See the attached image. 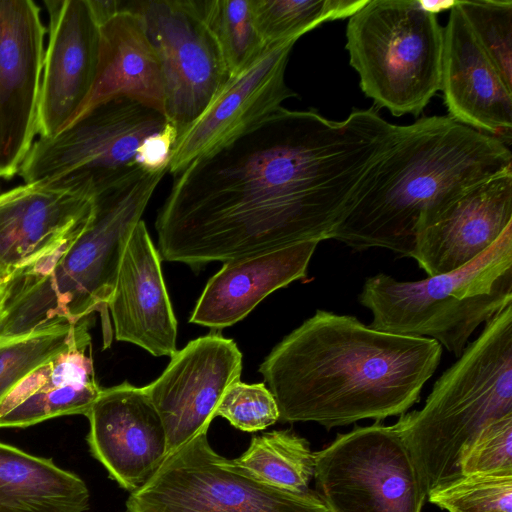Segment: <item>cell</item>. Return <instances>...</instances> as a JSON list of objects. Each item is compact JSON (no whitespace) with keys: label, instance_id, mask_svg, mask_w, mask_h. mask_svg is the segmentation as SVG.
Masks as SVG:
<instances>
[{"label":"cell","instance_id":"38","mask_svg":"<svg viewBox=\"0 0 512 512\" xmlns=\"http://www.w3.org/2000/svg\"><path fill=\"white\" fill-rule=\"evenodd\" d=\"M1 193H2V192H1V188H0V194H1Z\"/></svg>","mask_w":512,"mask_h":512},{"label":"cell","instance_id":"2","mask_svg":"<svg viewBox=\"0 0 512 512\" xmlns=\"http://www.w3.org/2000/svg\"><path fill=\"white\" fill-rule=\"evenodd\" d=\"M442 346L379 331L357 318L317 310L260 364L279 420L328 429L402 415L420 400Z\"/></svg>","mask_w":512,"mask_h":512},{"label":"cell","instance_id":"9","mask_svg":"<svg viewBox=\"0 0 512 512\" xmlns=\"http://www.w3.org/2000/svg\"><path fill=\"white\" fill-rule=\"evenodd\" d=\"M207 431L168 454L123 512H328L314 491L265 484L210 446Z\"/></svg>","mask_w":512,"mask_h":512},{"label":"cell","instance_id":"6","mask_svg":"<svg viewBox=\"0 0 512 512\" xmlns=\"http://www.w3.org/2000/svg\"><path fill=\"white\" fill-rule=\"evenodd\" d=\"M359 302L372 312L371 328L429 338L459 357L474 331L512 304V223L458 269L419 281L367 278Z\"/></svg>","mask_w":512,"mask_h":512},{"label":"cell","instance_id":"23","mask_svg":"<svg viewBox=\"0 0 512 512\" xmlns=\"http://www.w3.org/2000/svg\"><path fill=\"white\" fill-rule=\"evenodd\" d=\"M119 97L134 100L165 116L159 58L140 18L127 10L124 3L120 12L99 26L93 86L71 123Z\"/></svg>","mask_w":512,"mask_h":512},{"label":"cell","instance_id":"15","mask_svg":"<svg viewBox=\"0 0 512 512\" xmlns=\"http://www.w3.org/2000/svg\"><path fill=\"white\" fill-rule=\"evenodd\" d=\"M86 417L91 454L130 493L141 488L168 455L162 421L144 387L125 381L102 388Z\"/></svg>","mask_w":512,"mask_h":512},{"label":"cell","instance_id":"36","mask_svg":"<svg viewBox=\"0 0 512 512\" xmlns=\"http://www.w3.org/2000/svg\"><path fill=\"white\" fill-rule=\"evenodd\" d=\"M3 304H4V293L0 287V321H1L2 312H3Z\"/></svg>","mask_w":512,"mask_h":512},{"label":"cell","instance_id":"32","mask_svg":"<svg viewBox=\"0 0 512 512\" xmlns=\"http://www.w3.org/2000/svg\"><path fill=\"white\" fill-rule=\"evenodd\" d=\"M463 476L473 474H512V414L482 430L460 458Z\"/></svg>","mask_w":512,"mask_h":512},{"label":"cell","instance_id":"18","mask_svg":"<svg viewBox=\"0 0 512 512\" xmlns=\"http://www.w3.org/2000/svg\"><path fill=\"white\" fill-rule=\"evenodd\" d=\"M440 90L450 118L511 144L512 87L475 37L457 0L443 28Z\"/></svg>","mask_w":512,"mask_h":512},{"label":"cell","instance_id":"30","mask_svg":"<svg viewBox=\"0 0 512 512\" xmlns=\"http://www.w3.org/2000/svg\"><path fill=\"white\" fill-rule=\"evenodd\" d=\"M427 497L448 512H512V474L465 475Z\"/></svg>","mask_w":512,"mask_h":512},{"label":"cell","instance_id":"19","mask_svg":"<svg viewBox=\"0 0 512 512\" xmlns=\"http://www.w3.org/2000/svg\"><path fill=\"white\" fill-rule=\"evenodd\" d=\"M108 311L117 341L137 345L156 357H171L178 350L177 321L161 257L143 220L125 247Z\"/></svg>","mask_w":512,"mask_h":512},{"label":"cell","instance_id":"28","mask_svg":"<svg viewBox=\"0 0 512 512\" xmlns=\"http://www.w3.org/2000/svg\"><path fill=\"white\" fill-rule=\"evenodd\" d=\"M206 19L223 52L230 76L266 49L253 15V0H203Z\"/></svg>","mask_w":512,"mask_h":512},{"label":"cell","instance_id":"7","mask_svg":"<svg viewBox=\"0 0 512 512\" xmlns=\"http://www.w3.org/2000/svg\"><path fill=\"white\" fill-rule=\"evenodd\" d=\"M345 47L377 110L417 117L440 90L443 27L418 0H367L349 17Z\"/></svg>","mask_w":512,"mask_h":512},{"label":"cell","instance_id":"37","mask_svg":"<svg viewBox=\"0 0 512 512\" xmlns=\"http://www.w3.org/2000/svg\"><path fill=\"white\" fill-rule=\"evenodd\" d=\"M9 193L10 191H5L0 194V203L10 195Z\"/></svg>","mask_w":512,"mask_h":512},{"label":"cell","instance_id":"17","mask_svg":"<svg viewBox=\"0 0 512 512\" xmlns=\"http://www.w3.org/2000/svg\"><path fill=\"white\" fill-rule=\"evenodd\" d=\"M94 194L64 181L22 184L0 203V287L88 220Z\"/></svg>","mask_w":512,"mask_h":512},{"label":"cell","instance_id":"14","mask_svg":"<svg viewBox=\"0 0 512 512\" xmlns=\"http://www.w3.org/2000/svg\"><path fill=\"white\" fill-rule=\"evenodd\" d=\"M297 40L266 47L249 66L229 79L200 116L179 134L168 172L175 175L195 159L234 140L296 94L285 82L290 52Z\"/></svg>","mask_w":512,"mask_h":512},{"label":"cell","instance_id":"26","mask_svg":"<svg viewBox=\"0 0 512 512\" xmlns=\"http://www.w3.org/2000/svg\"><path fill=\"white\" fill-rule=\"evenodd\" d=\"M367 0H253L257 30L269 46L302 35L327 21L351 17Z\"/></svg>","mask_w":512,"mask_h":512},{"label":"cell","instance_id":"34","mask_svg":"<svg viewBox=\"0 0 512 512\" xmlns=\"http://www.w3.org/2000/svg\"><path fill=\"white\" fill-rule=\"evenodd\" d=\"M87 3L96 24L101 26L122 10L124 1L87 0Z\"/></svg>","mask_w":512,"mask_h":512},{"label":"cell","instance_id":"24","mask_svg":"<svg viewBox=\"0 0 512 512\" xmlns=\"http://www.w3.org/2000/svg\"><path fill=\"white\" fill-rule=\"evenodd\" d=\"M89 499L76 474L0 442V512H84Z\"/></svg>","mask_w":512,"mask_h":512},{"label":"cell","instance_id":"1","mask_svg":"<svg viewBox=\"0 0 512 512\" xmlns=\"http://www.w3.org/2000/svg\"><path fill=\"white\" fill-rule=\"evenodd\" d=\"M403 131L375 107L341 121L280 107L173 175L155 220L161 259L198 270L330 239Z\"/></svg>","mask_w":512,"mask_h":512},{"label":"cell","instance_id":"3","mask_svg":"<svg viewBox=\"0 0 512 512\" xmlns=\"http://www.w3.org/2000/svg\"><path fill=\"white\" fill-rule=\"evenodd\" d=\"M512 168L509 145L448 115L404 125L330 239L413 257L417 235L466 192Z\"/></svg>","mask_w":512,"mask_h":512},{"label":"cell","instance_id":"35","mask_svg":"<svg viewBox=\"0 0 512 512\" xmlns=\"http://www.w3.org/2000/svg\"><path fill=\"white\" fill-rule=\"evenodd\" d=\"M419 2V5L420 7L427 11V12H430V13H433L435 15H437V13L443 11V10H447V9H451L455 2L456 1H423V0H418Z\"/></svg>","mask_w":512,"mask_h":512},{"label":"cell","instance_id":"12","mask_svg":"<svg viewBox=\"0 0 512 512\" xmlns=\"http://www.w3.org/2000/svg\"><path fill=\"white\" fill-rule=\"evenodd\" d=\"M170 358L162 374L144 386L162 421L168 454L208 430L242 371L237 344L217 331L190 341Z\"/></svg>","mask_w":512,"mask_h":512},{"label":"cell","instance_id":"13","mask_svg":"<svg viewBox=\"0 0 512 512\" xmlns=\"http://www.w3.org/2000/svg\"><path fill=\"white\" fill-rule=\"evenodd\" d=\"M46 28L32 0H0V178L19 174L37 134Z\"/></svg>","mask_w":512,"mask_h":512},{"label":"cell","instance_id":"20","mask_svg":"<svg viewBox=\"0 0 512 512\" xmlns=\"http://www.w3.org/2000/svg\"><path fill=\"white\" fill-rule=\"evenodd\" d=\"M512 223V168L466 192L416 238L413 259L429 275L458 269Z\"/></svg>","mask_w":512,"mask_h":512},{"label":"cell","instance_id":"11","mask_svg":"<svg viewBox=\"0 0 512 512\" xmlns=\"http://www.w3.org/2000/svg\"><path fill=\"white\" fill-rule=\"evenodd\" d=\"M124 7L140 18L157 53L165 116L181 134L230 77L203 0L124 1Z\"/></svg>","mask_w":512,"mask_h":512},{"label":"cell","instance_id":"10","mask_svg":"<svg viewBox=\"0 0 512 512\" xmlns=\"http://www.w3.org/2000/svg\"><path fill=\"white\" fill-rule=\"evenodd\" d=\"M328 512H421L427 493L397 428L379 422L339 434L314 452Z\"/></svg>","mask_w":512,"mask_h":512},{"label":"cell","instance_id":"21","mask_svg":"<svg viewBox=\"0 0 512 512\" xmlns=\"http://www.w3.org/2000/svg\"><path fill=\"white\" fill-rule=\"evenodd\" d=\"M88 316L72 343L25 376L0 403V428H25L67 415L86 416L101 393Z\"/></svg>","mask_w":512,"mask_h":512},{"label":"cell","instance_id":"25","mask_svg":"<svg viewBox=\"0 0 512 512\" xmlns=\"http://www.w3.org/2000/svg\"><path fill=\"white\" fill-rule=\"evenodd\" d=\"M234 463L255 479L288 491H307L314 475V452L308 442L289 430L252 437Z\"/></svg>","mask_w":512,"mask_h":512},{"label":"cell","instance_id":"33","mask_svg":"<svg viewBox=\"0 0 512 512\" xmlns=\"http://www.w3.org/2000/svg\"><path fill=\"white\" fill-rule=\"evenodd\" d=\"M178 135L177 128L168 121L164 128L147 137L138 150L140 169L145 173L168 172Z\"/></svg>","mask_w":512,"mask_h":512},{"label":"cell","instance_id":"31","mask_svg":"<svg viewBox=\"0 0 512 512\" xmlns=\"http://www.w3.org/2000/svg\"><path fill=\"white\" fill-rule=\"evenodd\" d=\"M215 416H221L244 432L264 430L279 420L276 400L265 383L231 384L224 393Z\"/></svg>","mask_w":512,"mask_h":512},{"label":"cell","instance_id":"22","mask_svg":"<svg viewBox=\"0 0 512 512\" xmlns=\"http://www.w3.org/2000/svg\"><path fill=\"white\" fill-rule=\"evenodd\" d=\"M319 241H304L224 262L206 283L189 319L215 331L245 318L269 294L305 278Z\"/></svg>","mask_w":512,"mask_h":512},{"label":"cell","instance_id":"29","mask_svg":"<svg viewBox=\"0 0 512 512\" xmlns=\"http://www.w3.org/2000/svg\"><path fill=\"white\" fill-rule=\"evenodd\" d=\"M475 37L512 87V1H457Z\"/></svg>","mask_w":512,"mask_h":512},{"label":"cell","instance_id":"27","mask_svg":"<svg viewBox=\"0 0 512 512\" xmlns=\"http://www.w3.org/2000/svg\"><path fill=\"white\" fill-rule=\"evenodd\" d=\"M85 318L78 322L61 319L26 333L0 335V403L32 370L67 348Z\"/></svg>","mask_w":512,"mask_h":512},{"label":"cell","instance_id":"5","mask_svg":"<svg viewBox=\"0 0 512 512\" xmlns=\"http://www.w3.org/2000/svg\"><path fill=\"white\" fill-rule=\"evenodd\" d=\"M512 414V304L490 321L435 382L420 410L395 423L431 491L458 480L464 450L492 422Z\"/></svg>","mask_w":512,"mask_h":512},{"label":"cell","instance_id":"4","mask_svg":"<svg viewBox=\"0 0 512 512\" xmlns=\"http://www.w3.org/2000/svg\"><path fill=\"white\" fill-rule=\"evenodd\" d=\"M166 172L141 173L95 194L88 220L5 286L0 335L26 333L61 319L78 322L100 312L108 347V302L121 259Z\"/></svg>","mask_w":512,"mask_h":512},{"label":"cell","instance_id":"16","mask_svg":"<svg viewBox=\"0 0 512 512\" xmlns=\"http://www.w3.org/2000/svg\"><path fill=\"white\" fill-rule=\"evenodd\" d=\"M49 15L37 134L51 137L74 119L95 79L99 26L87 0H45Z\"/></svg>","mask_w":512,"mask_h":512},{"label":"cell","instance_id":"8","mask_svg":"<svg viewBox=\"0 0 512 512\" xmlns=\"http://www.w3.org/2000/svg\"><path fill=\"white\" fill-rule=\"evenodd\" d=\"M167 123L162 113L134 100H109L58 134L35 141L19 175L24 184L65 181L95 195L145 173L138 150Z\"/></svg>","mask_w":512,"mask_h":512}]
</instances>
